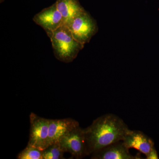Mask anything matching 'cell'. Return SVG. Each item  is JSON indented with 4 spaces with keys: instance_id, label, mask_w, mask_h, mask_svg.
<instances>
[{
    "instance_id": "1",
    "label": "cell",
    "mask_w": 159,
    "mask_h": 159,
    "mask_svg": "<svg viewBox=\"0 0 159 159\" xmlns=\"http://www.w3.org/2000/svg\"><path fill=\"white\" fill-rule=\"evenodd\" d=\"M129 130L123 120L114 114L98 117L84 129L89 156L111 144L122 141Z\"/></svg>"
},
{
    "instance_id": "2",
    "label": "cell",
    "mask_w": 159,
    "mask_h": 159,
    "mask_svg": "<svg viewBox=\"0 0 159 159\" xmlns=\"http://www.w3.org/2000/svg\"><path fill=\"white\" fill-rule=\"evenodd\" d=\"M55 57L61 62H72L84 45L74 39L69 27L65 24L53 31L49 36Z\"/></svg>"
},
{
    "instance_id": "3",
    "label": "cell",
    "mask_w": 159,
    "mask_h": 159,
    "mask_svg": "<svg viewBox=\"0 0 159 159\" xmlns=\"http://www.w3.org/2000/svg\"><path fill=\"white\" fill-rule=\"evenodd\" d=\"M68 27L74 39L84 45L98 31L96 20L86 11L75 18Z\"/></svg>"
},
{
    "instance_id": "4",
    "label": "cell",
    "mask_w": 159,
    "mask_h": 159,
    "mask_svg": "<svg viewBox=\"0 0 159 159\" xmlns=\"http://www.w3.org/2000/svg\"><path fill=\"white\" fill-rule=\"evenodd\" d=\"M30 129L28 145L43 151L48 147L49 119L31 112L30 115Z\"/></svg>"
},
{
    "instance_id": "5",
    "label": "cell",
    "mask_w": 159,
    "mask_h": 159,
    "mask_svg": "<svg viewBox=\"0 0 159 159\" xmlns=\"http://www.w3.org/2000/svg\"><path fill=\"white\" fill-rule=\"evenodd\" d=\"M59 143L63 150L70 153L72 157L82 159L89 156L84 129L81 128L80 126L63 137Z\"/></svg>"
},
{
    "instance_id": "6",
    "label": "cell",
    "mask_w": 159,
    "mask_h": 159,
    "mask_svg": "<svg viewBox=\"0 0 159 159\" xmlns=\"http://www.w3.org/2000/svg\"><path fill=\"white\" fill-rule=\"evenodd\" d=\"M33 20L44 29L48 37L53 31L64 24L62 15L56 4L35 15Z\"/></svg>"
},
{
    "instance_id": "7",
    "label": "cell",
    "mask_w": 159,
    "mask_h": 159,
    "mask_svg": "<svg viewBox=\"0 0 159 159\" xmlns=\"http://www.w3.org/2000/svg\"><path fill=\"white\" fill-rule=\"evenodd\" d=\"M122 142L129 149L134 148L145 156L155 148L153 140L141 131L130 129Z\"/></svg>"
},
{
    "instance_id": "8",
    "label": "cell",
    "mask_w": 159,
    "mask_h": 159,
    "mask_svg": "<svg viewBox=\"0 0 159 159\" xmlns=\"http://www.w3.org/2000/svg\"><path fill=\"white\" fill-rule=\"evenodd\" d=\"M80 126L79 122L71 118L49 119V142L50 145L59 142L63 137Z\"/></svg>"
},
{
    "instance_id": "9",
    "label": "cell",
    "mask_w": 159,
    "mask_h": 159,
    "mask_svg": "<svg viewBox=\"0 0 159 159\" xmlns=\"http://www.w3.org/2000/svg\"><path fill=\"white\" fill-rule=\"evenodd\" d=\"M92 159H138L140 156H134L129 149L120 141L104 147L91 155Z\"/></svg>"
},
{
    "instance_id": "10",
    "label": "cell",
    "mask_w": 159,
    "mask_h": 159,
    "mask_svg": "<svg viewBox=\"0 0 159 159\" xmlns=\"http://www.w3.org/2000/svg\"><path fill=\"white\" fill-rule=\"evenodd\" d=\"M55 4L68 27L75 18L85 11L77 0H57Z\"/></svg>"
},
{
    "instance_id": "11",
    "label": "cell",
    "mask_w": 159,
    "mask_h": 159,
    "mask_svg": "<svg viewBox=\"0 0 159 159\" xmlns=\"http://www.w3.org/2000/svg\"><path fill=\"white\" fill-rule=\"evenodd\" d=\"M42 152L43 159H65L64 154L66 152L61 148L59 142L49 145Z\"/></svg>"
},
{
    "instance_id": "12",
    "label": "cell",
    "mask_w": 159,
    "mask_h": 159,
    "mask_svg": "<svg viewBox=\"0 0 159 159\" xmlns=\"http://www.w3.org/2000/svg\"><path fill=\"white\" fill-rule=\"evenodd\" d=\"M18 159H43L42 151L34 146L28 145L18 154Z\"/></svg>"
},
{
    "instance_id": "13",
    "label": "cell",
    "mask_w": 159,
    "mask_h": 159,
    "mask_svg": "<svg viewBox=\"0 0 159 159\" xmlns=\"http://www.w3.org/2000/svg\"><path fill=\"white\" fill-rule=\"evenodd\" d=\"M146 159H159L158 155L155 148H153L146 156Z\"/></svg>"
}]
</instances>
